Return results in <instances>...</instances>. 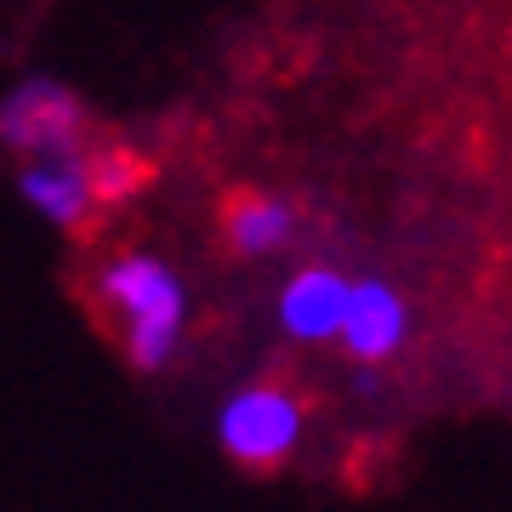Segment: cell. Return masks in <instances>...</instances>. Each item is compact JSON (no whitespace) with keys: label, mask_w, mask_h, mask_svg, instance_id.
<instances>
[{"label":"cell","mask_w":512,"mask_h":512,"mask_svg":"<svg viewBox=\"0 0 512 512\" xmlns=\"http://www.w3.org/2000/svg\"><path fill=\"white\" fill-rule=\"evenodd\" d=\"M308 399L296 393L291 382L279 376H251L222 393L217 416H211V433H217V450L245 473H279L302 456L308 444Z\"/></svg>","instance_id":"cell-3"},{"label":"cell","mask_w":512,"mask_h":512,"mask_svg":"<svg viewBox=\"0 0 512 512\" xmlns=\"http://www.w3.org/2000/svg\"><path fill=\"white\" fill-rule=\"evenodd\" d=\"M97 143L92 137V109L57 74H18L0 92V160L29 165L52 160V154H74V148Z\"/></svg>","instance_id":"cell-4"},{"label":"cell","mask_w":512,"mask_h":512,"mask_svg":"<svg viewBox=\"0 0 512 512\" xmlns=\"http://www.w3.org/2000/svg\"><path fill=\"white\" fill-rule=\"evenodd\" d=\"M353 274L336 262H296L274 291V325L291 348H336L348 325Z\"/></svg>","instance_id":"cell-5"},{"label":"cell","mask_w":512,"mask_h":512,"mask_svg":"<svg viewBox=\"0 0 512 512\" xmlns=\"http://www.w3.org/2000/svg\"><path fill=\"white\" fill-rule=\"evenodd\" d=\"M296 239H302V205L279 188H239L234 200L222 205V245L239 262L291 256Z\"/></svg>","instance_id":"cell-7"},{"label":"cell","mask_w":512,"mask_h":512,"mask_svg":"<svg viewBox=\"0 0 512 512\" xmlns=\"http://www.w3.org/2000/svg\"><path fill=\"white\" fill-rule=\"evenodd\" d=\"M416 336V308L410 296L382 274H353V302H348V325L336 353H348V365L359 370H382L393 365Z\"/></svg>","instance_id":"cell-6"},{"label":"cell","mask_w":512,"mask_h":512,"mask_svg":"<svg viewBox=\"0 0 512 512\" xmlns=\"http://www.w3.org/2000/svg\"><path fill=\"white\" fill-rule=\"evenodd\" d=\"M143 183H148V165L131 148H103V143L52 154V160H29L12 171L18 200L57 234H86L103 211L137 200Z\"/></svg>","instance_id":"cell-2"},{"label":"cell","mask_w":512,"mask_h":512,"mask_svg":"<svg viewBox=\"0 0 512 512\" xmlns=\"http://www.w3.org/2000/svg\"><path fill=\"white\" fill-rule=\"evenodd\" d=\"M92 308L137 376H165L194 330V291L154 245H120L92 268Z\"/></svg>","instance_id":"cell-1"}]
</instances>
